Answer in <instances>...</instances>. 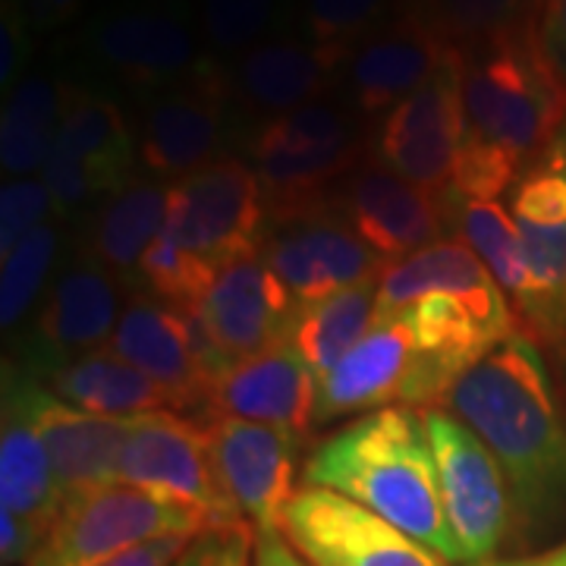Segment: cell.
<instances>
[{"label":"cell","instance_id":"obj_25","mask_svg":"<svg viewBox=\"0 0 566 566\" xmlns=\"http://www.w3.org/2000/svg\"><path fill=\"white\" fill-rule=\"evenodd\" d=\"M120 293L102 262L73 264L54 283L39 312V337L54 353H95L111 344L120 322Z\"/></svg>","mask_w":566,"mask_h":566},{"label":"cell","instance_id":"obj_8","mask_svg":"<svg viewBox=\"0 0 566 566\" xmlns=\"http://www.w3.org/2000/svg\"><path fill=\"white\" fill-rule=\"evenodd\" d=\"M120 485L192 506L218 528L245 523L221 485L208 424L189 422L174 409L133 419L129 438L123 444Z\"/></svg>","mask_w":566,"mask_h":566},{"label":"cell","instance_id":"obj_48","mask_svg":"<svg viewBox=\"0 0 566 566\" xmlns=\"http://www.w3.org/2000/svg\"><path fill=\"white\" fill-rule=\"evenodd\" d=\"M532 560H485V564H472V566H528Z\"/></svg>","mask_w":566,"mask_h":566},{"label":"cell","instance_id":"obj_21","mask_svg":"<svg viewBox=\"0 0 566 566\" xmlns=\"http://www.w3.org/2000/svg\"><path fill=\"white\" fill-rule=\"evenodd\" d=\"M344 54L305 39H268L233 63V102L274 120L303 104L322 102L344 82Z\"/></svg>","mask_w":566,"mask_h":566},{"label":"cell","instance_id":"obj_42","mask_svg":"<svg viewBox=\"0 0 566 566\" xmlns=\"http://www.w3.org/2000/svg\"><path fill=\"white\" fill-rule=\"evenodd\" d=\"M44 542L39 528L29 526L25 520L13 516V513H3L0 510V557H3V566H25L35 551Z\"/></svg>","mask_w":566,"mask_h":566},{"label":"cell","instance_id":"obj_39","mask_svg":"<svg viewBox=\"0 0 566 566\" xmlns=\"http://www.w3.org/2000/svg\"><path fill=\"white\" fill-rule=\"evenodd\" d=\"M51 208H54L51 192L41 180L22 177V180L3 182V192H0V255L7 259L35 227L48 223Z\"/></svg>","mask_w":566,"mask_h":566},{"label":"cell","instance_id":"obj_35","mask_svg":"<svg viewBox=\"0 0 566 566\" xmlns=\"http://www.w3.org/2000/svg\"><path fill=\"white\" fill-rule=\"evenodd\" d=\"M300 0H199V29L211 54L230 57L268 41Z\"/></svg>","mask_w":566,"mask_h":566},{"label":"cell","instance_id":"obj_33","mask_svg":"<svg viewBox=\"0 0 566 566\" xmlns=\"http://www.w3.org/2000/svg\"><path fill=\"white\" fill-rule=\"evenodd\" d=\"M356 111L344 104L322 102L303 104L290 114H281L274 120H264L259 133L252 136V161L255 158H271V155H293V151H308L322 145H337V142L359 139L356 133Z\"/></svg>","mask_w":566,"mask_h":566},{"label":"cell","instance_id":"obj_45","mask_svg":"<svg viewBox=\"0 0 566 566\" xmlns=\"http://www.w3.org/2000/svg\"><path fill=\"white\" fill-rule=\"evenodd\" d=\"M35 35H51L80 17L82 0H20Z\"/></svg>","mask_w":566,"mask_h":566},{"label":"cell","instance_id":"obj_20","mask_svg":"<svg viewBox=\"0 0 566 566\" xmlns=\"http://www.w3.org/2000/svg\"><path fill=\"white\" fill-rule=\"evenodd\" d=\"M107 349L167 387L180 409H208L214 387L205 375L196 324L189 312H180L161 300H133L123 308Z\"/></svg>","mask_w":566,"mask_h":566},{"label":"cell","instance_id":"obj_24","mask_svg":"<svg viewBox=\"0 0 566 566\" xmlns=\"http://www.w3.org/2000/svg\"><path fill=\"white\" fill-rule=\"evenodd\" d=\"M29 378L20 371L3 385V422H0V504L48 535L63 510V494L41 444V434L29 409Z\"/></svg>","mask_w":566,"mask_h":566},{"label":"cell","instance_id":"obj_13","mask_svg":"<svg viewBox=\"0 0 566 566\" xmlns=\"http://www.w3.org/2000/svg\"><path fill=\"white\" fill-rule=\"evenodd\" d=\"M211 434V453L221 475L223 491L252 523L255 532H281L286 504L293 501L296 463L303 453V438L245 422V419H205Z\"/></svg>","mask_w":566,"mask_h":566},{"label":"cell","instance_id":"obj_47","mask_svg":"<svg viewBox=\"0 0 566 566\" xmlns=\"http://www.w3.org/2000/svg\"><path fill=\"white\" fill-rule=\"evenodd\" d=\"M545 564L547 566H566V545H560L557 551L545 554Z\"/></svg>","mask_w":566,"mask_h":566},{"label":"cell","instance_id":"obj_31","mask_svg":"<svg viewBox=\"0 0 566 566\" xmlns=\"http://www.w3.org/2000/svg\"><path fill=\"white\" fill-rule=\"evenodd\" d=\"M167 205H170V186L139 180L126 182L120 192L111 196V205L98 218L92 259L102 262L111 274L139 271L148 245L161 233Z\"/></svg>","mask_w":566,"mask_h":566},{"label":"cell","instance_id":"obj_30","mask_svg":"<svg viewBox=\"0 0 566 566\" xmlns=\"http://www.w3.org/2000/svg\"><path fill=\"white\" fill-rule=\"evenodd\" d=\"M378 322V281L359 283L308 305L293 324L290 344L322 378Z\"/></svg>","mask_w":566,"mask_h":566},{"label":"cell","instance_id":"obj_2","mask_svg":"<svg viewBox=\"0 0 566 566\" xmlns=\"http://www.w3.org/2000/svg\"><path fill=\"white\" fill-rule=\"evenodd\" d=\"M303 482L331 488L368 506L447 564H465L447 523L424 416L409 406H385L359 416L305 457Z\"/></svg>","mask_w":566,"mask_h":566},{"label":"cell","instance_id":"obj_14","mask_svg":"<svg viewBox=\"0 0 566 566\" xmlns=\"http://www.w3.org/2000/svg\"><path fill=\"white\" fill-rule=\"evenodd\" d=\"M192 315L223 359L237 365L286 344L300 318V305L264 255L255 252L221 268Z\"/></svg>","mask_w":566,"mask_h":566},{"label":"cell","instance_id":"obj_50","mask_svg":"<svg viewBox=\"0 0 566 566\" xmlns=\"http://www.w3.org/2000/svg\"><path fill=\"white\" fill-rule=\"evenodd\" d=\"M240 566H252V557H249V560H243V564H240Z\"/></svg>","mask_w":566,"mask_h":566},{"label":"cell","instance_id":"obj_36","mask_svg":"<svg viewBox=\"0 0 566 566\" xmlns=\"http://www.w3.org/2000/svg\"><path fill=\"white\" fill-rule=\"evenodd\" d=\"M139 277L161 303L174 305L180 312H196L218 274L208 271L199 259H192L177 243V237L161 227V233L155 237V243L148 245L142 259Z\"/></svg>","mask_w":566,"mask_h":566},{"label":"cell","instance_id":"obj_26","mask_svg":"<svg viewBox=\"0 0 566 566\" xmlns=\"http://www.w3.org/2000/svg\"><path fill=\"white\" fill-rule=\"evenodd\" d=\"M51 394L63 403L107 416V419H139L151 412H182L177 397L148 378L136 365L123 363L107 346L95 353L73 356L51 371Z\"/></svg>","mask_w":566,"mask_h":566},{"label":"cell","instance_id":"obj_7","mask_svg":"<svg viewBox=\"0 0 566 566\" xmlns=\"http://www.w3.org/2000/svg\"><path fill=\"white\" fill-rule=\"evenodd\" d=\"M264 189L255 167L218 158L170 186L164 227L208 271L255 255L262 243Z\"/></svg>","mask_w":566,"mask_h":566},{"label":"cell","instance_id":"obj_49","mask_svg":"<svg viewBox=\"0 0 566 566\" xmlns=\"http://www.w3.org/2000/svg\"><path fill=\"white\" fill-rule=\"evenodd\" d=\"M528 566H547V564H545V557H538V560H532Z\"/></svg>","mask_w":566,"mask_h":566},{"label":"cell","instance_id":"obj_27","mask_svg":"<svg viewBox=\"0 0 566 566\" xmlns=\"http://www.w3.org/2000/svg\"><path fill=\"white\" fill-rule=\"evenodd\" d=\"M57 142L95 174L104 196L120 192L139 161V133H133L120 104L73 82L63 92Z\"/></svg>","mask_w":566,"mask_h":566},{"label":"cell","instance_id":"obj_15","mask_svg":"<svg viewBox=\"0 0 566 566\" xmlns=\"http://www.w3.org/2000/svg\"><path fill=\"white\" fill-rule=\"evenodd\" d=\"M262 255L300 312L340 290L378 281L387 268L385 259L359 240L349 221L322 211L283 223L264 240Z\"/></svg>","mask_w":566,"mask_h":566},{"label":"cell","instance_id":"obj_19","mask_svg":"<svg viewBox=\"0 0 566 566\" xmlns=\"http://www.w3.org/2000/svg\"><path fill=\"white\" fill-rule=\"evenodd\" d=\"M318 406V375L303 363L293 344L271 346L237 363L211 390V419H245L308 438Z\"/></svg>","mask_w":566,"mask_h":566},{"label":"cell","instance_id":"obj_1","mask_svg":"<svg viewBox=\"0 0 566 566\" xmlns=\"http://www.w3.org/2000/svg\"><path fill=\"white\" fill-rule=\"evenodd\" d=\"M447 409L494 453L526 532L566 516V416L538 344L516 334L465 371Z\"/></svg>","mask_w":566,"mask_h":566},{"label":"cell","instance_id":"obj_5","mask_svg":"<svg viewBox=\"0 0 566 566\" xmlns=\"http://www.w3.org/2000/svg\"><path fill=\"white\" fill-rule=\"evenodd\" d=\"M82 51L111 80L151 98L205 61L182 0H126L88 22Z\"/></svg>","mask_w":566,"mask_h":566},{"label":"cell","instance_id":"obj_12","mask_svg":"<svg viewBox=\"0 0 566 566\" xmlns=\"http://www.w3.org/2000/svg\"><path fill=\"white\" fill-rule=\"evenodd\" d=\"M233 82L218 57H205L186 80L164 88L145 107L139 126V161L155 177H189L218 161L230 123Z\"/></svg>","mask_w":566,"mask_h":566},{"label":"cell","instance_id":"obj_34","mask_svg":"<svg viewBox=\"0 0 566 566\" xmlns=\"http://www.w3.org/2000/svg\"><path fill=\"white\" fill-rule=\"evenodd\" d=\"M403 0H300L296 17L305 41L349 57L353 48L385 25Z\"/></svg>","mask_w":566,"mask_h":566},{"label":"cell","instance_id":"obj_44","mask_svg":"<svg viewBox=\"0 0 566 566\" xmlns=\"http://www.w3.org/2000/svg\"><path fill=\"white\" fill-rule=\"evenodd\" d=\"M538 39L547 61L554 63L557 76L566 82V0H545L538 17Z\"/></svg>","mask_w":566,"mask_h":566},{"label":"cell","instance_id":"obj_40","mask_svg":"<svg viewBox=\"0 0 566 566\" xmlns=\"http://www.w3.org/2000/svg\"><path fill=\"white\" fill-rule=\"evenodd\" d=\"M32 22L25 17L20 0H3L0 10V85L10 92V85H20L25 66L32 57Z\"/></svg>","mask_w":566,"mask_h":566},{"label":"cell","instance_id":"obj_32","mask_svg":"<svg viewBox=\"0 0 566 566\" xmlns=\"http://www.w3.org/2000/svg\"><path fill=\"white\" fill-rule=\"evenodd\" d=\"M542 3L545 0H403V10L422 17L457 51H469L482 41L538 25Z\"/></svg>","mask_w":566,"mask_h":566},{"label":"cell","instance_id":"obj_9","mask_svg":"<svg viewBox=\"0 0 566 566\" xmlns=\"http://www.w3.org/2000/svg\"><path fill=\"white\" fill-rule=\"evenodd\" d=\"M281 535L308 566H450L431 547L331 488L293 494Z\"/></svg>","mask_w":566,"mask_h":566},{"label":"cell","instance_id":"obj_22","mask_svg":"<svg viewBox=\"0 0 566 566\" xmlns=\"http://www.w3.org/2000/svg\"><path fill=\"white\" fill-rule=\"evenodd\" d=\"M431 293L460 296L485 312L491 322L523 331L504 290L491 277L485 262L472 252V245L460 237L438 240L403 262L387 264L385 274L378 277V318L400 315Z\"/></svg>","mask_w":566,"mask_h":566},{"label":"cell","instance_id":"obj_41","mask_svg":"<svg viewBox=\"0 0 566 566\" xmlns=\"http://www.w3.org/2000/svg\"><path fill=\"white\" fill-rule=\"evenodd\" d=\"M252 545H255V532L249 528V523L211 528L186 547V554L174 566H240L249 560Z\"/></svg>","mask_w":566,"mask_h":566},{"label":"cell","instance_id":"obj_3","mask_svg":"<svg viewBox=\"0 0 566 566\" xmlns=\"http://www.w3.org/2000/svg\"><path fill=\"white\" fill-rule=\"evenodd\" d=\"M460 54L465 136L528 164L566 123V82L547 61L538 25L482 41Z\"/></svg>","mask_w":566,"mask_h":566},{"label":"cell","instance_id":"obj_17","mask_svg":"<svg viewBox=\"0 0 566 566\" xmlns=\"http://www.w3.org/2000/svg\"><path fill=\"white\" fill-rule=\"evenodd\" d=\"M349 227L368 249L387 264L403 262L441 240L447 218V196L403 180L385 164H359L344 189Z\"/></svg>","mask_w":566,"mask_h":566},{"label":"cell","instance_id":"obj_10","mask_svg":"<svg viewBox=\"0 0 566 566\" xmlns=\"http://www.w3.org/2000/svg\"><path fill=\"white\" fill-rule=\"evenodd\" d=\"M510 218L538 290L528 337L566 349V123L510 189Z\"/></svg>","mask_w":566,"mask_h":566},{"label":"cell","instance_id":"obj_16","mask_svg":"<svg viewBox=\"0 0 566 566\" xmlns=\"http://www.w3.org/2000/svg\"><path fill=\"white\" fill-rule=\"evenodd\" d=\"M457 48L422 17L397 10L363 39L344 63V85L356 114H387L431 80Z\"/></svg>","mask_w":566,"mask_h":566},{"label":"cell","instance_id":"obj_37","mask_svg":"<svg viewBox=\"0 0 566 566\" xmlns=\"http://www.w3.org/2000/svg\"><path fill=\"white\" fill-rule=\"evenodd\" d=\"M54 252H57V230L51 223H41L3 259V274H0V324L7 331L13 324H20L22 315L32 308L41 283H44L48 271H51Z\"/></svg>","mask_w":566,"mask_h":566},{"label":"cell","instance_id":"obj_4","mask_svg":"<svg viewBox=\"0 0 566 566\" xmlns=\"http://www.w3.org/2000/svg\"><path fill=\"white\" fill-rule=\"evenodd\" d=\"M218 528L205 513L129 485L104 488L63 504L25 566H102L164 535H205Z\"/></svg>","mask_w":566,"mask_h":566},{"label":"cell","instance_id":"obj_43","mask_svg":"<svg viewBox=\"0 0 566 566\" xmlns=\"http://www.w3.org/2000/svg\"><path fill=\"white\" fill-rule=\"evenodd\" d=\"M199 535H164L155 542H145V545L126 551L120 557L107 560L102 566H174L186 554V547L192 545Z\"/></svg>","mask_w":566,"mask_h":566},{"label":"cell","instance_id":"obj_23","mask_svg":"<svg viewBox=\"0 0 566 566\" xmlns=\"http://www.w3.org/2000/svg\"><path fill=\"white\" fill-rule=\"evenodd\" d=\"M409 363H412V331L403 312L378 318L363 340L318 378L315 424L334 422L356 412L368 416L390 403L400 406Z\"/></svg>","mask_w":566,"mask_h":566},{"label":"cell","instance_id":"obj_29","mask_svg":"<svg viewBox=\"0 0 566 566\" xmlns=\"http://www.w3.org/2000/svg\"><path fill=\"white\" fill-rule=\"evenodd\" d=\"M66 82L51 73H29L7 95L0 117V167L3 177H29L44 167L61 129Z\"/></svg>","mask_w":566,"mask_h":566},{"label":"cell","instance_id":"obj_6","mask_svg":"<svg viewBox=\"0 0 566 566\" xmlns=\"http://www.w3.org/2000/svg\"><path fill=\"white\" fill-rule=\"evenodd\" d=\"M422 416L450 532L465 564H485L504 547L516 523L504 469L450 409H428Z\"/></svg>","mask_w":566,"mask_h":566},{"label":"cell","instance_id":"obj_11","mask_svg":"<svg viewBox=\"0 0 566 566\" xmlns=\"http://www.w3.org/2000/svg\"><path fill=\"white\" fill-rule=\"evenodd\" d=\"M465 142L463 54L453 51L409 98L387 111L375 161L431 192H447Z\"/></svg>","mask_w":566,"mask_h":566},{"label":"cell","instance_id":"obj_18","mask_svg":"<svg viewBox=\"0 0 566 566\" xmlns=\"http://www.w3.org/2000/svg\"><path fill=\"white\" fill-rule=\"evenodd\" d=\"M29 409L48 450L63 504L120 485L123 444L129 438L133 419H107L76 409L35 381L29 385Z\"/></svg>","mask_w":566,"mask_h":566},{"label":"cell","instance_id":"obj_38","mask_svg":"<svg viewBox=\"0 0 566 566\" xmlns=\"http://www.w3.org/2000/svg\"><path fill=\"white\" fill-rule=\"evenodd\" d=\"M523 170H526V164H520L513 155H506L488 142L465 136L447 192L453 199H465V202H497L506 189L516 186Z\"/></svg>","mask_w":566,"mask_h":566},{"label":"cell","instance_id":"obj_28","mask_svg":"<svg viewBox=\"0 0 566 566\" xmlns=\"http://www.w3.org/2000/svg\"><path fill=\"white\" fill-rule=\"evenodd\" d=\"M447 196V218L457 227L460 240L472 245V252L485 262L491 277L506 293V300L513 305L523 334H532V327L538 322V290L532 281L523 243L516 233V223L510 218L501 202H465Z\"/></svg>","mask_w":566,"mask_h":566},{"label":"cell","instance_id":"obj_46","mask_svg":"<svg viewBox=\"0 0 566 566\" xmlns=\"http://www.w3.org/2000/svg\"><path fill=\"white\" fill-rule=\"evenodd\" d=\"M252 566H308L286 545L281 532H255V545H252Z\"/></svg>","mask_w":566,"mask_h":566}]
</instances>
